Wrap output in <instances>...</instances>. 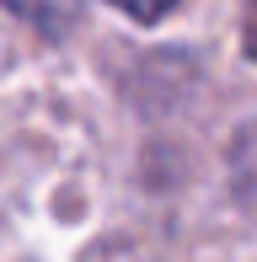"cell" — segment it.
<instances>
[{"mask_svg":"<svg viewBox=\"0 0 257 262\" xmlns=\"http://www.w3.org/2000/svg\"><path fill=\"white\" fill-rule=\"evenodd\" d=\"M247 54H252V59H257V16H252V21H247Z\"/></svg>","mask_w":257,"mask_h":262,"instance_id":"obj_3","label":"cell"},{"mask_svg":"<svg viewBox=\"0 0 257 262\" xmlns=\"http://www.w3.org/2000/svg\"><path fill=\"white\" fill-rule=\"evenodd\" d=\"M113 6H118L123 16H134V21H161L177 0H113Z\"/></svg>","mask_w":257,"mask_h":262,"instance_id":"obj_2","label":"cell"},{"mask_svg":"<svg viewBox=\"0 0 257 262\" xmlns=\"http://www.w3.org/2000/svg\"><path fill=\"white\" fill-rule=\"evenodd\" d=\"M0 6L16 21H27L32 32H43V38H65V32H75L86 0H0Z\"/></svg>","mask_w":257,"mask_h":262,"instance_id":"obj_1","label":"cell"}]
</instances>
